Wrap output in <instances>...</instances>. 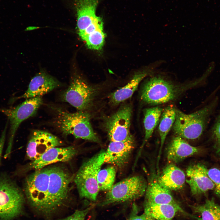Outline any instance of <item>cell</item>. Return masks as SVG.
Segmentation results:
<instances>
[{
    "mask_svg": "<svg viewBox=\"0 0 220 220\" xmlns=\"http://www.w3.org/2000/svg\"><path fill=\"white\" fill-rule=\"evenodd\" d=\"M204 79L203 76L194 81L179 84L160 76L152 77L144 84L141 98L144 102L150 105L166 103L176 99L186 90L197 85Z\"/></svg>",
    "mask_w": 220,
    "mask_h": 220,
    "instance_id": "6da1fadb",
    "label": "cell"
},
{
    "mask_svg": "<svg viewBox=\"0 0 220 220\" xmlns=\"http://www.w3.org/2000/svg\"><path fill=\"white\" fill-rule=\"evenodd\" d=\"M73 179V176L63 167H50L44 218L45 220H52L54 215L68 201L70 185Z\"/></svg>",
    "mask_w": 220,
    "mask_h": 220,
    "instance_id": "7a4b0ae2",
    "label": "cell"
},
{
    "mask_svg": "<svg viewBox=\"0 0 220 220\" xmlns=\"http://www.w3.org/2000/svg\"><path fill=\"white\" fill-rule=\"evenodd\" d=\"M215 98L203 108L190 114H185L176 108L175 121L172 127L176 136L184 139L199 138L206 129L218 104Z\"/></svg>",
    "mask_w": 220,
    "mask_h": 220,
    "instance_id": "3957f363",
    "label": "cell"
},
{
    "mask_svg": "<svg viewBox=\"0 0 220 220\" xmlns=\"http://www.w3.org/2000/svg\"><path fill=\"white\" fill-rule=\"evenodd\" d=\"M55 125L64 134L72 135L76 138L99 143L100 139L90 123V115L86 111L70 113L61 109H56Z\"/></svg>",
    "mask_w": 220,
    "mask_h": 220,
    "instance_id": "277c9868",
    "label": "cell"
},
{
    "mask_svg": "<svg viewBox=\"0 0 220 220\" xmlns=\"http://www.w3.org/2000/svg\"><path fill=\"white\" fill-rule=\"evenodd\" d=\"M105 151L102 150L82 165L74 178L79 196L92 201L96 200L99 191L97 176L104 163Z\"/></svg>",
    "mask_w": 220,
    "mask_h": 220,
    "instance_id": "5b68a950",
    "label": "cell"
},
{
    "mask_svg": "<svg viewBox=\"0 0 220 220\" xmlns=\"http://www.w3.org/2000/svg\"><path fill=\"white\" fill-rule=\"evenodd\" d=\"M50 167L35 171L26 178L24 185L26 197L32 208L44 218L49 181Z\"/></svg>",
    "mask_w": 220,
    "mask_h": 220,
    "instance_id": "8992f818",
    "label": "cell"
},
{
    "mask_svg": "<svg viewBox=\"0 0 220 220\" xmlns=\"http://www.w3.org/2000/svg\"><path fill=\"white\" fill-rule=\"evenodd\" d=\"M25 202L23 193L9 179H0V220H12L22 213Z\"/></svg>",
    "mask_w": 220,
    "mask_h": 220,
    "instance_id": "52a82bcc",
    "label": "cell"
},
{
    "mask_svg": "<svg viewBox=\"0 0 220 220\" xmlns=\"http://www.w3.org/2000/svg\"><path fill=\"white\" fill-rule=\"evenodd\" d=\"M147 185L146 181L141 176L127 178L113 185L108 191L102 204L106 205L137 199L145 193Z\"/></svg>",
    "mask_w": 220,
    "mask_h": 220,
    "instance_id": "ba28073f",
    "label": "cell"
},
{
    "mask_svg": "<svg viewBox=\"0 0 220 220\" xmlns=\"http://www.w3.org/2000/svg\"><path fill=\"white\" fill-rule=\"evenodd\" d=\"M43 103L41 97L26 99L18 105L9 108H0L10 123L7 156L10 153L15 133L21 123L35 115Z\"/></svg>",
    "mask_w": 220,
    "mask_h": 220,
    "instance_id": "9c48e42d",
    "label": "cell"
},
{
    "mask_svg": "<svg viewBox=\"0 0 220 220\" xmlns=\"http://www.w3.org/2000/svg\"><path fill=\"white\" fill-rule=\"evenodd\" d=\"M97 91L82 79L76 77L62 94L61 99L79 111H86L92 106Z\"/></svg>",
    "mask_w": 220,
    "mask_h": 220,
    "instance_id": "30bf717a",
    "label": "cell"
},
{
    "mask_svg": "<svg viewBox=\"0 0 220 220\" xmlns=\"http://www.w3.org/2000/svg\"><path fill=\"white\" fill-rule=\"evenodd\" d=\"M132 108L122 106L115 113L107 117L104 126L110 141H122L133 138L130 132Z\"/></svg>",
    "mask_w": 220,
    "mask_h": 220,
    "instance_id": "8fae6325",
    "label": "cell"
},
{
    "mask_svg": "<svg viewBox=\"0 0 220 220\" xmlns=\"http://www.w3.org/2000/svg\"><path fill=\"white\" fill-rule=\"evenodd\" d=\"M62 145L61 141L55 135L44 131L35 130L28 144L27 157L31 161L35 160L50 149Z\"/></svg>",
    "mask_w": 220,
    "mask_h": 220,
    "instance_id": "7c38bea8",
    "label": "cell"
},
{
    "mask_svg": "<svg viewBox=\"0 0 220 220\" xmlns=\"http://www.w3.org/2000/svg\"><path fill=\"white\" fill-rule=\"evenodd\" d=\"M207 170L206 166L201 163L191 165L186 169V182L193 195H201L213 190L214 185L208 175Z\"/></svg>",
    "mask_w": 220,
    "mask_h": 220,
    "instance_id": "4fadbf2b",
    "label": "cell"
},
{
    "mask_svg": "<svg viewBox=\"0 0 220 220\" xmlns=\"http://www.w3.org/2000/svg\"><path fill=\"white\" fill-rule=\"evenodd\" d=\"M60 86V83L56 79L44 72H41L31 79L24 94L20 97L13 98L10 100V103L12 104L21 98L41 97Z\"/></svg>",
    "mask_w": 220,
    "mask_h": 220,
    "instance_id": "5bb4252c",
    "label": "cell"
},
{
    "mask_svg": "<svg viewBox=\"0 0 220 220\" xmlns=\"http://www.w3.org/2000/svg\"><path fill=\"white\" fill-rule=\"evenodd\" d=\"M77 152V150L73 146L53 148L37 159L31 161L28 166V169L35 170L57 162L68 161L72 159Z\"/></svg>",
    "mask_w": 220,
    "mask_h": 220,
    "instance_id": "9a60e30c",
    "label": "cell"
},
{
    "mask_svg": "<svg viewBox=\"0 0 220 220\" xmlns=\"http://www.w3.org/2000/svg\"><path fill=\"white\" fill-rule=\"evenodd\" d=\"M134 145L133 138L124 141H110L105 151L104 163L119 167L124 166L127 163Z\"/></svg>",
    "mask_w": 220,
    "mask_h": 220,
    "instance_id": "2e32d148",
    "label": "cell"
},
{
    "mask_svg": "<svg viewBox=\"0 0 220 220\" xmlns=\"http://www.w3.org/2000/svg\"><path fill=\"white\" fill-rule=\"evenodd\" d=\"M79 34L102 20L96 14L97 0H73Z\"/></svg>",
    "mask_w": 220,
    "mask_h": 220,
    "instance_id": "e0dca14e",
    "label": "cell"
},
{
    "mask_svg": "<svg viewBox=\"0 0 220 220\" xmlns=\"http://www.w3.org/2000/svg\"><path fill=\"white\" fill-rule=\"evenodd\" d=\"M145 194V206L165 204L179 205L174 199L170 191L161 186L155 175L147 183Z\"/></svg>",
    "mask_w": 220,
    "mask_h": 220,
    "instance_id": "ac0fdd59",
    "label": "cell"
},
{
    "mask_svg": "<svg viewBox=\"0 0 220 220\" xmlns=\"http://www.w3.org/2000/svg\"><path fill=\"white\" fill-rule=\"evenodd\" d=\"M157 179L159 183L164 188L170 191H177L184 186L186 175L182 170L170 163L164 168Z\"/></svg>",
    "mask_w": 220,
    "mask_h": 220,
    "instance_id": "d6986e66",
    "label": "cell"
},
{
    "mask_svg": "<svg viewBox=\"0 0 220 220\" xmlns=\"http://www.w3.org/2000/svg\"><path fill=\"white\" fill-rule=\"evenodd\" d=\"M199 149L191 145L182 138L176 136L173 138L168 146L167 159L170 163H178L197 153Z\"/></svg>",
    "mask_w": 220,
    "mask_h": 220,
    "instance_id": "ffe728a7",
    "label": "cell"
},
{
    "mask_svg": "<svg viewBox=\"0 0 220 220\" xmlns=\"http://www.w3.org/2000/svg\"><path fill=\"white\" fill-rule=\"evenodd\" d=\"M152 68H148L136 73L126 85L111 93L109 97L110 103L115 106L130 97L143 79L151 74Z\"/></svg>",
    "mask_w": 220,
    "mask_h": 220,
    "instance_id": "44dd1931",
    "label": "cell"
},
{
    "mask_svg": "<svg viewBox=\"0 0 220 220\" xmlns=\"http://www.w3.org/2000/svg\"><path fill=\"white\" fill-rule=\"evenodd\" d=\"M163 109L158 106L146 108L144 110L143 123L145 135L135 160L136 164L145 144L151 136L157 126L159 123Z\"/></svg>",
    "mask_w": 220,
    "mask_h": 220,
    "instance_id": "7402d4cb",
    "label": "cell"
},
{
    "mask_svg": "<svg viewBox=\"0 0 220 220\" xmlns=\"http://www.w3.org/2000/svg\"><path fill=\"white\" fill-rule=\"evenodd\" d=\"M176 116V108L172 106L166 107L162 112L158 127L160 138V145L157 161V167L158 168L163 145L168 133L172 127Z\"/></svg>",
    "mask_w": 220,
    "mask_h": 220,
    "instance_id": "603a6c76",
    "label": "cell"
},
{
    "mask_svg": "<svg viewBox=\"0 0 220 220\" xmlns=\"http://www.w3.org/2000/svg\"><path fill=\"white\" fill-rule=\"evenodd\" d=\"M184 212L179 205L172 204H152L145 206V213L157 220H171L178 211Z\"/></svg>",
    "mask_w": 220,
    "mask_h": 220,
    "instance_id": "cb8c5ba5",
    "label": "cell"
},
{
    "mask_svg": "<svg viewBox=\"0 0 220 220\" xmlns=\"http://www.w3.org/2000/svg\"><path fill=\"white\" fill-rule=\"evenodd\" d=\"M191 208L200 215L202 220H220V206L213 198L207 200L203 204L193 205Z\"/></svg>",
    "mask_w": 220,
    "mask_h": 220,
    "instance_id": "d4e9b609",
    "label": "cell"
},
{
    "mask_svg": "<svg viewBox=\"0 0 220 220\" xmlns=\"http://www.w3.org/2000/svg\"><path fill=\"white\" fill-rule=\"evenodd\" d=\"M116 174L113 166L100 170L97 176V182L99 190L108 191L114 185Z\"/></svg>",
    "mask_w": 220,
    "mask_h": 220,
    "instance_id": "484cf974",
    "label": "cell"
},
{
    "mask_svg": "<svg viewBox=\"0 0 220 220\" xmlns=\"http://www.w3.org/2000/svg\"><path fill=\"white\" fill-rule=\"evenodd\" d=\"M105 35L103 29L97 30L86 36L83 40L90 49L101 50L104 44Z\"/></svg>",
    "mask_w": 220,
    "mask_h": 220,
    "instance_id": "4316f807",
    "label": "cell"
},
{
    "mask_svg": "<svg viewBox=\"0 0 220 220\" xmlns=\"http://www.w3.org/2000/svg\"><path fill=\"white\" fill-rule=\"evenodd\" d=\"M211 137L214 143L216 153L220 154V112L210 130Z\"/></svg>",
    "mask_w": 220,
    "mask_h": 220,
    "instance_id": "83f0119b",
    "label": "cell"
},
{
    "mask_svg": "<svg viewBox=\"0 0 220 220\" xmlns=\"http://www.w3.org/2000/svg\"><path fill=\"white\" fill-rule=\"evenodd\" d=\"M208 176L214 185L213 190L215 194L220 199V170L214 167L207 169Z\"/></svg>",
    "mask_w": 220,
    "mask_h": 220,
    "instance_id": "f1b7e54d",
    "label": "cell"
},
{
    "mask_svg": "<svg viewBox=\"0 0 220 220\" xmlns=\"http://www.w3.org/2000/svg\"><path fill=\"white\" fill-rule=\"evenodd\" d=\"M92 208L90 207L82 210H77L72 214L59 220H85L88 212Z\"/></svg>",
    "mask_w": 220,
    "mask_h": 220,
    "instance_id": "f546056e",
    "label": "cell"
},
{
    "mask_svg": "<svg viewBox=\"0 0 220 220\" xmlns=\"http://www.w3.org/2000/svg\"><path fill=\"white\" fill-rule=\"evenodd\" d=\"M9 123V122L7 121L4 129L2 132V134L0 138V161L2 156V150L5 142L6 134L7 129Z\"/></svg>",
    "mask_w": 220,
    "mask_h": 220,
    "instance_id": "4dcf8cb0",
    "label": "cell"
},
{
    "mask_svg": "<svg viewBox=\"0 0 220 220\" xmlns=\"http://www.w3.org/2000/svg\"><path fill=\"white\" fill-rule=\"evenodd\" d=\"M146 215L144 213L140 215H134L127 220H146Z\"/></svg>",
    "mask_w": 220,
    "mask_h": 220,
    "instance_id": "1f68e13d",
    "label": "cell"
},
{
    "mask_svg": "<svg viewBox=\"0 0 220 220\" xmlns=\"http://www.w3.org/2000/svg\"><path fill=\"white\" fill-rule=\"evenodd\" d=\"M146 220H154V219L151 217L146 215Z\"/></svg>",
    "mask_w": 220,
    "mask_h": 220,
    "instance_id": "d6a6232c",
    "label": "cell"
}]
</instances>
